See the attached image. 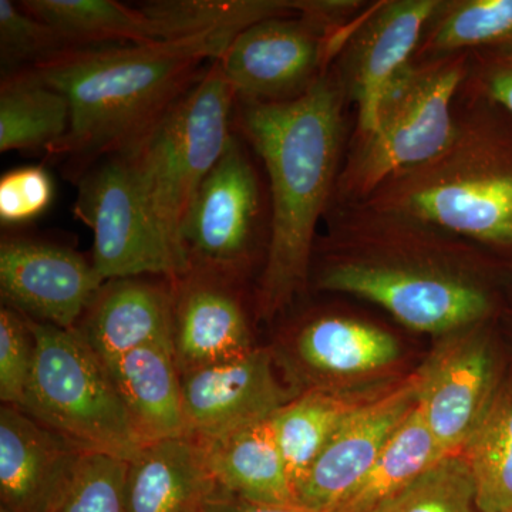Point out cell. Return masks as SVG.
<instances>
[{
    "instance_id": "cell-1",
    "label": "cell",
    "mask_w": 512,
    "mask_h": 512,
    "mask_svg": "<svg viewBox=\"0 0 512 512\" xmlns=\"http://www.w3.org/2000/svg\"><path fill=\"white\" fill-rule=\"evenodd\" d=\"M342 83L328 72L286 103L237 99L235 130L261 158L269 181V237L255 313L272 320L306 289L316 227L339 177Z\"/></svg>"
},
{
    "instance_id": "cell-2",
    "label": "cell",
    "mask_w": 512,
    "mask_h": 512,
    "mask_svg": "<svg viewBox=\"0 0 512 512\" xmlns=\"http://www.w3.org/2000/svg\"><path fill=\"white\" fill-rule=\"evenodd\" d=\"M234 37L200 35L148 45L73 47L35 64L69 99L70 128L47 154L77 183L119 156L164 116Z\"/></svg>"
},
{
    "instance_id": "cell-3",
    "label": "cell",
    "mask_w": 512,
    "mask_h": 512,
    "mask_svg": "<svg viewBox=\"0 0 512 512\" xmlns=\"http://www.w3.org/2000/svg\"><path fill=\"white\" fill-rule=\"evenodd\" d=\"M355 205L458 237L512 244V160L483 128L458 121L439 156L393 174Z\"/></svg>"
},
{
    "instance_id": "cell-4",
    "label": "cell",
    "mask_w": 512,
    "mask_h": 512,
    "mask_svg": "<svg viewBox=\"0 0 512 512\" xmlns=\"http://www.w3.org/2000/svg\"><path fill=\"white\" fill-rule=\"evenodd\" d=\"M237 94L217 60L123 157L165 241L187 264L181 229L198 188L234 134ZM190 269V266H188Z\"/></svg>"
},
{
    "instance_id": "cell-5",
    "label": "cell",
    "mask_w": 512,
    "mask_h": 512,
    "mask_svg": "<svg viewBox=\"0 0 512 512\" xmlns=\"http://www.w3.org/2000/svg\"><path fill=\"white\" fill-rule=\"evenodd\" d=\"M464 69L466 57L451 55L410 63L397 74L377 104L372 128L359 134V143L339 173L332 200L359 204L393 174L446 150L457 134L451 104Z\"/></svg>"
},
{
    "instance_id": "cell-6",
    "label": "cell",
    "mask_w": 512,
    "mask_h": 512,
    "mask_svg": "<svg viewBox=\"0 0 512 512\" xmlns=\"http://www.w3.org/2000/svg\"><path fill=\"white\" fill-rule=\"evenodd\" d=\"M28 322L35 366L19 409L83 453L133 460L144 444L106 363L79 330Z\"/></svg>"
},
{
    "instance_id": "cell-7",
    "label": "cell",
    "mask_w": 512,
    "mask_h": 512,
    "mask_svg": "<svg viewBox=\"0 0 512 512\" xmlns=\"http://www.w3.org/2000/svg\"><path fill=\"white\" fill-rule=\"evenodd\" d=\"M343 215L377 249L329 262L319 272L318 288L366 299L407 328L440 335L474 325L490 311V298L474 279L430 262L394 259L356 211Z\"/></svg>"
},
{
    "instance_id": "cell-8",
    "label": "cell",
    "mask_w": 512,
    "mask_h": 512,
    "mask_svg": "<svg viewBox=\"0 0 512 512\" xmlns=\"http://www.w3.org/2000/svg\"><path fill=\"white\" fill-rule=\"evenodd\" d=\"M76 184L73 212L93 231L92 262L104 282L131 276L174 281L188 271L157 228L123 157L104 158Z\"/></svg>"
},
{
    "instance_id": "cell-9",
    "label": "cell",
    "mask_w": 512,
    "mask_h": 512,
    "mask_svg": "<svg viewBox=\"0 0 512 512\" xmlns=\"http://www.w3.org/2000/svg\"><path fill=\"white\" fill-rule=\"evenodd\" d=\"M235 127V126H234ZM261 180L237 130L202 181L181 229L188 266L241 281L262 224Z\"/></svg>"
},
{
    "instance_id": "cell-10",
    "label": "cell",
    "mask_w": 512,
    "mask_h": 512,
    "mask_svg": "<svg viewBox=\"0 0 512 512\" xmlns=\"http://www.w3.org/2000/svg\"><path fill=\"white\" fill-rule=\"evenodd\" d=\"M333 30L309 15L274 16L242 30L218 57L237 99L286 103L301 97L335 50Z\"/></svg>"
},
{
    "instance_id": "cell-11",
    "label": "cell",
    "mask_w": 512,
    "mask_h": 512,
    "mask_svg": "<svg viewBox=\"0 0 512 512\" xmlns=\"http://www.w3.org/2000/svg\"><path fill=\"white\" fill-rule=\"evenodd\" d=\"M93 262L72 248L40 239L3 235L0 293L3 305L26 318L72 330L99 292Z\"/></svg>"
},
{
    "instance_id": "cell-12",
    "label": "cell",
    "mask_w": 512,
    "mask_h": 512,
    "mask_svg": "<svg viewBox=\"0 0 512 512\" xmlns=\"http://www.w3.org/2000/svg\"><path fill=\"white\" fill-rule=\"evenodd\" d=\"M187 436L212 440L271 419L301 390L276 373L272 350L255 348L231 362L181 373Z\"/></svg>"
},
{
    "instance_id": "cell-13",
    "label": "cell",
    "mask_w": 512,
    "mask_h": 512,
    "mask_svg": "<svg viewBox=\"0 0 512 512\" xmlns=\"http://www.w3.org/2000/svg\"><path fill=\"white\" fill-rule=\"evenodd\" d=\"M497 392L494 362L483 339L446 340L416 373V407L440 453H461Z\"/></svg>"
},
{
    "instance_id": "cell-14",
    "label": "cell",
    "mask_w": 512,
    "mask_h": 512,
    "mask_svg": "<svg viewBox=\"0 0 512 512\" xmlns=\"http://www.w3.org/2000/svg\"><path fill=\"white\" fill-rule=\"evenodd\" d=\"M439 0L383 2L360 20L343 53V90L357 107L359 134L375 123L377 104L403 72L419 46L424 29L440 9Z\"/></svg>"
},
{
    "instance_id": "cell-15",
    "label": "cell",
    "mask_w": 512,
    "mask_h": 512,
    "mask_svg": "<svg viewBox=\"0 0 512 512\" xmlns=\"http://www.w3.org/2000/svg\"><path fill=\"white\" fill-rule=\"evenodd\" d=\"M416 399L413 375L393 392L357 406L296 488V503L315 510H335L369 473L400 424L413 412Z\"/></svg>"
},
{
    "instance_id": "cell-16",
    "label": "cell",
    "mask_w": 512,
    "mask_h": 512,
    "mask_svg": "<svg viewBox=\"0 0 512 512\" xmlns=\"http://www.w3.org/2000/svg\"><path fill=\"white\" fill-rule=\"evenodd\" d=\"M171 284L180 373L231 362L255 349L241 281L191 268Z\"/></svg>"
},
{
    "instance_id": "cell-17",
    "label": "cell",
    "mask_w": 512,
    "mask_h": 512,
    "mask_svg": "<svg viewBox=\"0 0 512 512\" xmlns=\"http://www.w3.org/2000/svg\"><path fill=\"white\" fill-rule=\"evenodd\" d=\"M83 451L15 406L0 409V498L10 512H49Z\"/></svg>"
},
{
    "instance_id": "cell-18",
    "label": "cell",
    "mask_w": 512,
    "mask_h": 512,
    "mask_svg": "<svg viewBox=\"0 0 512 512\" xmlns=\"http://www.w3.org/2000/svg\"><path fill=\"white\" fill-rule=\"evenodd\" d=\"M151 278L104 282L77 323L80 335L104 363L153 343H173V284L167 278Z\"/></svg>"
},
{
    "instance_id": "cell-19",
    "label": "cell",
    "mask_w": 512,
    "mask_h": 512,
    "mask_svg": "<svg viewBox=\"0 0 512 512\" xmlns=\"http://www.w3.org/2000/svg\"><path fill=\"white\" fill-rule=\"evenodd\" d=\"M217 491L190 436L147 444L128 461L126 512H205Z\"/></svg>"
},
{
    "instance_id": "cell-20",
    "label": "cell",
    "mask_w": 512,
    "mask_h": 512,
    "mask_svg": "<svg viewBox=\"0 0 512 512\" xmlns=\"http://www.w3.org/2000/svg\"><path fill=\"white\" fill-rule=\"evenodd\" d=\"M144 446L187 436L173 343H153L106 363Z\"/></svg>"
},
{
    "instance_id": "cell-21",
    "label": "cell",
    "mask_w": 512,
    "mask_h": 512,
    "mask_svg": "<svg viewBox=\"0 0 512 512\" xmlns=\"http://www.w3.org/2000/svg\"><path fill=\"white\" fill-rule=\"evenodd\" d=\"M197 441L218 491L248 503H296L271 419L218 439Z\"/></svg>"
},
{
    "instance_id": "cell-22",
    "label": "cell",
    "mask_w": 512,
    "mask_h": 512,
    "mask_svg": "<svg viewBox=\"0 0 512 512\" xmlns=\"http://www.w3.org/2000/svg\"><path fill=\"white\" fill-rule=\"evenodd\" d=\"M296 365L315 379L376 372L399 357L397 340L386 330L342 316H318L303 323L292 340Z\"/></svg>"
},
{
    "instance_id": "cell-23",
    "label": "cell",
    "mask_w": 512,
    "mask_h": 512,
    "mask_svg": "<svg viewBox=\"0 0 512 512\" xmlns=\"http://www.w3.org/2000/svg\"><path fill=\"white\" fill-rule=\"evenodd\" d=\"M69 99L33 67L0 82V153L49 154L70 128Z\"/></svg>"
},
{
    "instance_id": "cell-24",
    "label": "cell",
    "mask_w": 512,
    "mask_h": 512,
    "mask_svg": "<svg viewBox=\"0 0 512 512\" xmlns=\"http://www.w3.org/2000/svg\"><path fill=\"white\" fill-rule=\"evenodd\" d=\"M18 5L57 30L72 47L164 42L160 26L140 8L114 0H22Z\"/></svg>"
},
{
    "instance_id": "cell-25",
    "label": "cell",
    "mask_w": 512,
    "mask_h": 512,
    "mask_svg": "<svg viewBox=\"0 0 512 512\" xmlns=\"http://www.w3.org/2000/svg\"><path fill=\"white\" fill-rule=\"evenodd\" d=\"M349 394L333 387H313L271 417L293 491L302 483L340 424L357 406ZM296 497V495H295Z\"/></svg>"
},
{
    "instance_id": "cell-26",
    "label": "cell",
    "mask_w": 512,
    "mask_h": 512,
    "mask_svg": "<svg viewBox=\"0 0 512 512\" xmlns=\"http://www.w3.org/2000/svg\"><path fill=\"white\" fill-rule=\"evenodd\" d=\"M446 457L417 407L400 424L365 478L332 512H375Z\"/></svg>"
},
{
    "instance_id": "cell-27",
    "label": "cell",
    "mask_w": 512,
    "mask_h": 512,
    "mask_svg": "<svg viewBox=\"0 0 512 512\" xmlns=\"http://www.w3.org/2000/svg\"><path fill=\"white\" fill-rule=\"evenodd\" d=\"M138 8L160 26L164 42L200 35L235 37L259 20L301 15L298 2L278 0H154Z\"/></svg>"
},
{
    "instance_id": "cell-28",
    "label": "cell",
    "mask_w": 512,
    "mask_h": 512,
    "mask_svg": "<svg viewBox=\"0 0 512 512\" xmlns=\"http://www.w3.org/2000/svg\"><path fill=\"white\" fill-rule=\"evenodd\" d=\"M480 512H512V383L494 394L483 421L461 451Z\"/></svg>"
},
{
    "instance_id": "cell-29",
    "label": "cell",
    "mask_w": 512,
    "mask_h": 512,
    "mask_svg": "<svg viewBox=\"0 0 512 512\" xmlns=\"http://www.w3.org/2000/svg\"><path fill=\"white\" fill-rule=\"evenodd\" d=\"M427 49L431 55H457L468 47L512 40V0L443 2L431 19Z\"/></svg>"
},
{
    "instance_id": "cell-30",
    "label": "cell",
    "mask_w": 512,
    "mask_h": 512,
    "mask_svg": "<svg viewBox=\"0 0 512 512\" xmlns=\"http://www.w3.org/2000/svg\"><path fill=\"white\" fill-rule=\"evenodd\" d=\"M375 512H480L466 458H441Z\"/></svg>"
},
{
    "instance_id": "cell-31",
    "label": "cell",
    "mask_w": 512,
    "mask_h": 512,
    "mask_svg": "<svg viewBox=\"0 0 512 512\" xmlns=\"http://www.w3.org/2000/svg\"><path fill=\"white\" fill-rule=\"evenodd\" d=\"M128 461L83 453L49 512H126Z\"/></svg>"
},
{
    "instance_id": "cell-32",
    "label": "cell",
    "mask_w": 512,
    "mask_h": 512,
    "mask_svg": "<svg viewBox=\"0 0 512 512\" xmlns=\"http://www.w3.org/2000/svg\"><path fill=\"white\" fill-rule=\"evenodd\" d=\"M67 49L73 47L57 30L25 12L18 3L0 0V59L3 74L33 67Z\"/></svg>"
},
{
    "instance_id": "cell-33",
    "label": "cell",
    "mask_w": 512,
    "mask_h": 512,
    "mask_svg": "<svg viewBox=\"0 0 512 512\" xmlns=\"http://www.w3.org/2000/svg\"><path fill=\"white\" fill-rule=\"evenodd\" d=\"M36 342L28 318L9 306L0 309V399L20 407L35 366Z\"/></svg>"
},
{
    "instance_id": "cell-34",
    "label": "cell",
    "mask_w": 512,
    "mask_h": 512,
    "mask_svg": "<svg viewBox=\"0 0 512 512\" xmlns=\"http://www.w3.org/2000/svg\"><path fill=\"white\" fill-rule=\"evenodd\" d=\"M55 197L52 177L42 165H28L0 178V222L18 227L39 218Z\"/></svg>"
},
{
    "instance_id": "cell-35",
    "label": "cell",
    "mask_w": 512,
    "mask_h": 512,
    "mask_svg": "<svg viewBox=\"0 0 512 512\" xmlns=\"http://www.w3.org/2000/svg\"><path fill=\"white\" fill-rule=\"evenodd\" d=\"M205 512H332L315 510L305 505L292 504H255L239 500L237 497L217 491L208 501Z\"/></svg>"
},
{
    "instance_id": "cell-36",
    "label": "cell",
    "mask_w": 512,
    "mask_h": 512,
    "mask_svg": "<svg viewBox=\"0 0 512 512\" xmlns=\"http://www.w3.org/2000/svg\"><path fill=\"white\" fill-rule=\"evenodd\" d=\"M485 84L488 94L512 113V60L491 70Z\"/></svg>"
},
{
    "instance_id": "cell-37",
    "label": "cell",
    "mask_w": 512,
    "mask_h": 512,
    "mask_svg": "<svg viewBox=\"0 0 512 512\" xmlns=\"http://www.w3.org/2000/svg\"><path fill=\"white\" fill-rule=\"evenodd\" d=\"M0 512H10V511H8V510H6V508L2 507V508H0Z\"/></svg>"
}]
</instances>
